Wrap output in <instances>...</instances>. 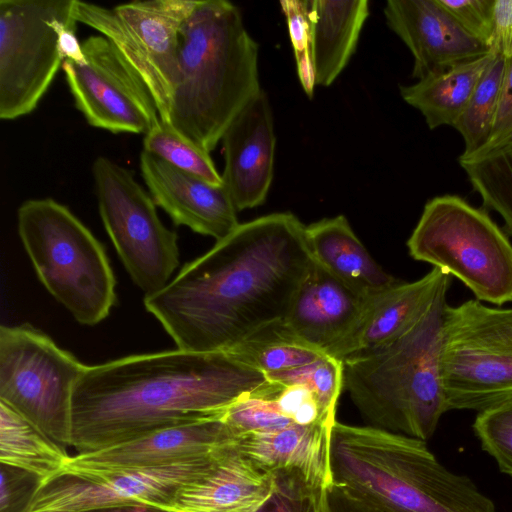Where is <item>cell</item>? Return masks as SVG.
<instances>
[{"label":"cell","instance_id":"cell-1","mask_svg":"<svg viewBox=\"0 0 512 512\" xmlns=\"http://www.w3.org/2000/svg\"><path fill=\"white\" fill-rule=\"evenodd\" d=\"M313 262L306 226L272 213L239 224L144 306L178 349L225 352L286 316Z\"/></svg>","mask_w":512,"mask_h":512},{"label":"cell","instance_id":"cell-2","mask_svg":"<svg viewBox=\"0 0 512 512\" xmlns=\"http://www.w3.org/2000/svg\"><path fill=\"white\" fill-rule=\"evenodd\" d=\"M266 380L226 352L178 348L87 366L73 391L70 446L96 451L220 416Z\"/></svg>","mask_w":512,"mask_h":512},{"label":"cell","instance_id":"cell-3","mask_svg":"<svg viewBox=\"0 0 512 512\" xmlns=\"http://www.w3.org/2000/svg\"><path fill=\"white\" fill-rule=\"evenodd\" d=\"M258 44L226 0H199L179 33L178 78L167 123L210 153L262 89Z\"/></svg>","mask_w":512,"mask_h":512},{"label":"cell","instance_id":"cell-4","mask_svg":"<svg viewBox=\"0 0 512 512\" xmlns=\"http://www.w3.org/2000/svg\"><path fill=\"white\" fill-rule=\"evenodd\" d=\"M447 292L399 338L342 361L343 388L371 426L425 441L448 411L441 362Z\"/></svg>","mask_w":512,"mask_h":512},{"label":"cell","instance_id":"cell-5","mask_svg":"<svg viewBox=\"0 0 512 512\" xmlns=\"http://www.w3.org/2000/svg\"><path fill=\"white\" fill-rule=\"evenodd\" d=\"M332 482L398 512H495L466 476L446 469L425 441L373 426L335 422Z\"/></svg>","mask_w":512,"mask_h":512},{"label":"cell","instance_id":"cell-6","mask_svg":"<svg viewBox=\"0 0 512 512\" xmlns=\"http://www.w3.org/2000/svg\"><path fill=\"white\" fill-rule=\"evenodd\" d=\"M17 227L49 293L82 325L104 320L116 302V280L104 247L91 231L52 198L23 202Z\"/></svg>","mask_w":512,"mask_h":512},{"label":"cell","instance_id":"cell-7","mask_svg":"<svg viewBox=\"0 0 512 512\" xmlns=\"http://www.w3.org/2000/svg\"><path fill=\"white\" fill-rule=\"evenodd\" d=\"M409 254L458 278L481 302H512V243L482 209L456 195L429 200L407 241Z\"/></svg>","mask_w":512,"mask_h":512},{"label":"cell","instance_id":"cell-8","mask_svg":"<svg viewBox=\"0 0 512 512\" xmlns=\"http://www.w3.org/2000/svg\"><path fill=\"white\" fill-rule=\"evenodd\" d=\"M442 377L447 410H484L512 401V308L479 300L446 305Z\"/></svg>","mask_w":512,"mask_h":512},{"label":"cell","instance_id":"cell-9","mask_svg":"<svg viewBox=\"0 0 512 512\" xmlns=\"http://www.w3.org/2000/svg\"><path fill=\"white\" fill-rule=\"evenodd\" d=\"M87 365L28 324L0 327V402L70 446L74 388Z\"/></svg>","mask_w":512,"mask_h":512},{"label":"cell","instance_id":"cell-10","mask_svg":"<svg viewBox=\"0 0 512 512\" xmlns=\"http://www.w3.org/2000/svg\"><path fill=\"white\" fill-rule=\"evenodd\" d=\"M92 176L101 220L125 269L145 295L160 291L179 265L177 233L129 169L99 156Z\"/></svg>","mask_w":512,"mask_h":512},{"label":"cell","instance_id":"cell-11","mask_svg":"<svg viewBox=\"0 0 512 512\" xmlns=\"http://www.w3.org/2000/svg\"><path fill=\"white\" fill-rule=\"evenodd\" d=\"M199 0L132 1L114 7L77 1L74 18L106 37L147 85L167 122L178 78L179 33Z\"/></svg>","mask_w":512,"mask_h":512},{"label":"cell","instance_id":"cell-12","mask_svg":"<svg viewBox=\"0 0 512 512\" xmlns=\"http://www.w3.org/2000/svg\"><path fill=\"white\" fill-rule=\"evenodd\" d=\"M75 0H0V118L35 110L62 67L58 27Z\"/></svg>","mask_w":512,"mask_h":512},{"label":"cell","instance_id":"cell-13","mask_svg":"<svg viewBox=\"0 0 512 512\" xmlns=\"http://www.w3.org/2000/svg\"><path fill=\"white\" fill-rule=\"evenodd\" d=\"M227 445L157 467L101 474L61 471L40 484L26 512H91L139 503L165 508L182 487L212 471Z\"/></svg>","mask_w":512,"mask_h":512},{"label":"cell","instance_id":"cell-14","mask_svg":"<svg viewBox=\"0 0 512 512\" xmlns=\"http://www.w3.org/2000/svg\"><path fill=\"white\" fill-rule=\"evenodd\" d=\"M82 48L85 63L64 60L62 69L87 123L112 133L147 134L161 119L141 77L102 35L89 36Z\"/></svg>","mask_w":512,"mask_h":512},{"label":"cell","instance_id":"cell-15","mask_svg":"<svg viewBox=\"0 0 512 512\" xmlns=\"http://www.w3.org/2000/svg\"><path fill=\"white\" fill-rule=\"evenodd\" d=\"M237 437L220 416L159 429L130 441L70 456L62 471L101 474L205 456Z\"/></svg>","mask_w":512,"mask_h":512},{"label":"cell","instance_id":"cell-16","mask_svg":"<svg viewBox=\"0 0 512 512\" xmlns=\"http://www.w3.org/2000/svg\"><path fill=\"white\" fill-rule=\"evenodd\" d=\"M384 15L389 28L411 51L412 76L418 80L490 52L438 0H388Z\"/></svg>","mask_w":512,"mask_h":512},{"label":"cell","instance_id":"cell-17","mask_svg":"<svg viewBox=\"0 0 512 512\" xmlns=\"http://www.w3.org/2000/svg\"><path fill=\"white\" fill-rule=\"evenodd\" d=\"M140 171L154 203L175 225L220 241L240 224L224 184H212L145 151L140 154Z\"/></svg>","mask_w":512,"mask_h":512},{"label":"cell","instance_id":"cell-18","mask_svg":"<svg viewBox=\"0 0 512 512\" xmlns=\"http://www.w3.org/2000/svg\"><path fill=\"white\" fill-rule=\"evenodd\" d=\"M221 141L222 180L237 211L261 205L273 179L276 144L272 110L263 90L233 119Z\"/></svg>","mask_w":512,"mask_h":512},{"label":"cell","instance_id":"cell-19","mask_svg":"<svg viewBox=\"0 0 512 512\" xmlns=\"http://www.w3.org/2000/svg\"><path fill=\"white\" fill-rule=\"evenodd\" d=\"M366 300L314 260L282 323L297 339L326 354L353 330Z\"/></svg>","mask_w":512,"mask_h":512},{"label":"cell","instance_id":"cell-20","mask_svg":"<svg viewBox=\"0 0 512 512\" xmlns=\"http://www.w3.org/2000/svg\"><path fill=\"white\" fill-rule=\"evenodd\" d=\"M450 284L451 275L433 268L416 281H398L371 296L350 334L326 354L343 361L352 354L394 341L423 316Z\"/></svg>","mask_w":512,"mask_h":512},{"label":"cell","instance_id":"cell-21","mask_svg":"<svg viewBox=\"0 0 512 512\" xmlns=\"http://www.w3.org/2000/svg\"><path fill=\"white\" fill-rule=\"evenodd\" d=\"M273 474L243 454L236 441L225 446L216 466L182 487L165 508L171 512H256L270 497Z\"/></svg>","mask_w":512,"mask_h":512},{"label":"cell","instance_id":"cell-22","mask_svg":"<svg viewBox=\"0 0 512 512\" xmlns=\"http://www.w3.org/2000/svg\"><path fill=\"white\" fill-rule=\"evenodd\" d=\"M306 239L314 260L364 299L399 281L375 262L343 215L306 226Z\"/></svg>","mask_w":512,"mask_h":512},{"label":"cell","instance_id":"cell-23","mask_svg":"<svg viewBox=\"0 0 512 512\" xmlns=\"http://www.w3.org/2000/svg\"><path fill=\"white\" fill-rule=\"evenodd\" d=\"M332 427L326 424H293L276 430L241 435L237 437L236 445L266 472L298 468L308 476L330 485Z\"/></svg>","mask_w":512,"mask_h":512},{"label":"cell","instance_id":"cell-24","mask_svg":"<svg viewBox=\"0 0 512 512\" xmlns=\"http://www.w3.org/2000/svg\"><path fill=\"white\" fill-rule=\"evenodd\" d=\"M315 84L331 85L355 52L369 15L367 0H309Z\"/></svg>","mask_w":512,"mask_h":512},{"label":"cell","instance_id":"cell-25","mask_svg":"<svg viewBox=\"0 0 512 512\" xmlns=\"http://www.w3.org/2000/svg\"><path fill=\"white\" fill-rule=\"evenodd\" d=\"M495 56L496 53L490 51L415 84L401 86V96L421 112L430 129L443 125L453 127Z\"/></svg>","mask_w":512,"mask_h":512},{"label":"cell","instance_id":"cell-26","mask_svg":"<svg viewBox=\"0 0 512 512\" xmlns=\"http://www.w3.org/2000/svg\"><path fill=\"white\" fill-rule=\"evenodd\" d=\"M70 455L21 414L0 402V463L45 481L60 473Z\"/></svg>","mask_w":512,"mask_h":512},{"label":"cell","instance_id":"cell-27","mask_svg":"<svg viewBox=\"0 0 512 512\" xmlns=\"http://www.w3.org/2000/svg\"><path fill=\"white\" fill-rule=\"evenodd\" d=\"M225 352L265 375L307 365L325 354L293 336L282 320L256 330Z\"/></svg>","mask_w":512,"mask_h":512},{"label":"cell","instance_id":"cell-28","mask_svg":"<svg viewBox=\"0 0 512 512\" xmlns=\"http://www.w3.org/2000/svg\"><path fill=\"white\" fill-rule=\"evenodd\" d=\"M506 59L497 55L485 70L466 107L453 125L465 148L459 159L472 157L487 141L497 111Z\"/></svg>","mask_w":512,"mask_h":512},{"label":"cell","instance_id":"cell-29","mask_svg":"<svg viewBox=\"0 0 512 512\" xmlns=\"http://www.w3.org/2000/svg\"><path fill=\"white\" fill-rule=\"evenodd\" d=\"M459 163L483 205L500 215L512 235V144Z\"/></svg>","mask_w":512,"mask_h":512},{"label":"cell","instance_id":"cell-30","mask_svg":"<svg viewBox=\"0 0 512 512\" xmlns=\"http://www.w3.org/2000/svg\"><path fill=\"white\" fill-rule=\"evenodd\" d=\"M143 151L212 184H223L210 153L179 133L169 123L155 125L143 139Z\"/></svg>","mask_w":512,"mask_h":512},{"label":"cell","instance_id":"cell-31","mask_svg":"<svg viewBox=\"0 0 512 512\" xmlns=\"http://www.w3.org/2000/svg\"><path fill=\"white\" fill-rule=\"evenodd\" d=\"M270 497L256 512H327V485L298 468L274 470Z\"/></svg>","mask_w":512,"mask_h":512},{"label":"cell","instance_id":"cell-32","mask_svg":"<svg viewBox=\"0 0 512 512\" xmlns=\"http://www.w3.org/2000/svg\"><path fill=\"white\" fill-rule=\"evenodd\" d=\"M268 380L284 384H304L318 397L325 411L335 418L337 402L343 388V362L324 354L312 363L266 375Z\"/></svg>","mask_w":512,"mask_h":512},{"label":"cell","instance_id":"cell-33","mask_svg":"<svg viewBox=\"0 0 512 512\" xmlns=\"http://www.w3.org/2000/svg\"><path fill=\"white\" fill-rule=\"evenodd\" d=\"M253 392L272 401L296 425L326 424L332 427L336 422L325 411L316 394L304 384H284L267 379Z\"/></svg>","mask_w":512,"mask_h":512},{"label":"cell","instance_id":"cell-34","mask_svg":"<svg viewBox=\"0 0 512 512\" xmlns=\"http://www.w3.org/2000/svg\"><path fill=\"white\" fill-rule=\"evenodd\" d=\"M236 437L247 433L271 431L294 423L275 404L253 391L242 395L220 414Z\"/></svg>","mask_w":512,"mask_h":512},{"label":"cell","instance_id":"cell-35","mask_svg":"<svg viewBox=\"0 0 512 512\" xmlns=\"http://www.w3.org/2000/svg\"><path fill=\"white\" fill-rule=\"evenodd\" d=\"M473 429L482 448L512 477V401L479 412Z\"/></svg>","mask_w":512,"mask_h":512},{"label":"cell","instance_id":"cell-36","mask_svg":"<svg viewBox=\"0 0 512 512\" xmlns=\"http://www.w3.org/2000/svg\"><path fill=\"white\" fill-rule=\"evenodd\" d=\"M280 4L287 19L299 80L305 93L312 97L316 84L311 58L309 0H284Z\"/></svg>","mask_w":512,"mask_h":512},{"label":"cell","instance_id":"cell-37","mask_svg":"<svg viewBox=\"0 0 512 512\" xmlns=\"http://www.w3.org/2000/svg\"><path fill=\"white\" fill-rule=\"evenodd\" d=\"M438 1L464 30L488 47L495 0Z\"/></svg>","mask_w":512,"mask_h":512},{"label":"cell","instance_id":"cell-38","mask_svg":"<svg viewBox=\"0 0 512 512\" xmlns=\"http://www.w3.org/2000/svg\"><path fill=\"white\" fill-rule=\"evenodd\" d=\"M0 512H26L42 483L27 471L0 463Z\"/></svg>","mask_w":512,"mask_h":512},{"label":"cell","instance_id":"cell-39","mask_svg":"<svg viewBox=\"0 0 512 512\" xmlns=\"http://www.w3.org/2000/svg\"><path fill=\"white\" fill-rule=\"evenodd\" d=\"M510 144H512V59H506L505 74L490 135L486 143L468 159L488 154Z\"/></svg>","mask_w":512,"mask_h":512},{"label":"cell","instance_id":"cell-40","mask_svg":"<svg viewBox=\"0 0 512 512\" xmlns=\"http://www.w3.org/2000/svg\"><path fill=\"white\" fill-rule=\"evenodd\" d=\"M327 512H398L348 487L331 483L327 487Z\"/></svg>","mask_w":512,"mask_h":512},{"label":"cell","instance_id":"cell-41","mask_svg":"<svg viewBox=\"0 0 512 512\" xmlns=\"http://www.w3.org/2000/svg\"><path fill=\"white\" fill-rule=\"evenodd\" d=\"M488 47L497 55L512 59V0L494 1Z\"/></svg>","mask_w":512,"mask_h":512},{"label":"cell","instance_id":"cell-42","mask_svg":"<svg viewBox=\"0 0 512 512\" xmlns=\"http://www.w3.org/2000/svg\"><path fill=\"white\" fill-rule=\"evenodd\" d=\"M76 20H70L61 23L58 27V49L64 60L83 64L85 63V55L82 43L76 37Z\"/></svg>","mask_w":512,"mask_h":512},{"label":"cell","instance_id":"cell-43","mask_svg":"<svg viewBox=\"0 0 512 512\" xmlns=\"http://www.w3.org/2000/svg\"><path fill=\"white\" fill-rule=\"evenodd\" d=\"M91 512H171L150 504H132L118 507L100 509Z\"/></svg>","mask_w":512,"mask_h":512}]
</instances>
